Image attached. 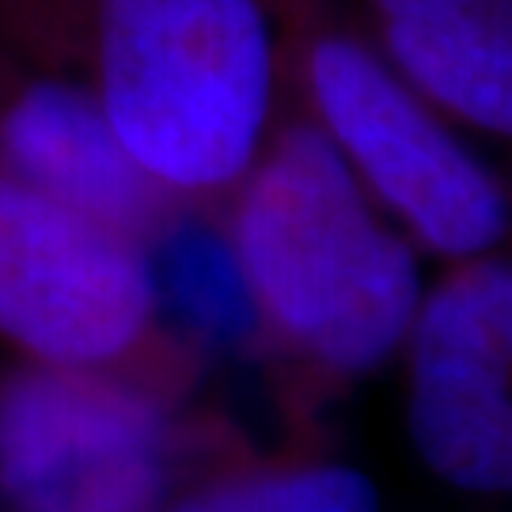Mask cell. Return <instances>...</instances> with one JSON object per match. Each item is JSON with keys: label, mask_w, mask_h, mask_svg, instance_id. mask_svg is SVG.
<instances>
[{"label": "cell", "mask_w": 512, "mask_h": 512, "mask_svg": "<svg viewBox=\"0 0 512 512\" xmlns=\"http://www.w3.org/2000/svg\"><path fill=\"white\" fill-rule=\"evenodd\" d=\"M236 255L258 308L338 372H365L418 315L410 247L372 217L346 160L315 129H293L247 186Z\"/></svg>", "instance_id": "6da1fadb"}, {"label": "cell", "mask_w": 512, "mask_h": 512, "mask_svg": "<svg viewBox=\"0 0 512 512\" xmlns=\"http://www.w3.org/2000/svg\"><path fill=\"white\" fill-rule=\"evenodd\" d=\"M103 114L152 179L220 186L251 164L270 103L258 0H99Z\"/></svg>", "instance_id": "7a4b0ae2"}, {"label": "cell", "mask_w": 512, "mask_h": 512, "mask_svg": "<svg viewBox=\"0 0 512 512\" xmlns=\"http://www.w3.org/2000/svg\"><path fill=\"white\" fill-rule=\"evenodd\" d=\"M164 482V418L145 395L65 365L0 384L12 512H156Z\"/></svg>", "instance_id": "3957f363"}, {"label": "cell", "mask_w": 512, "mask_h": 512, "mask_svg": "<svg viewBox=\"0 0 512 512\" xmlns=\"http://www.w3.org/2000/svg\"><path fill=\"white\" fill-rule=\"evenodd\" d=\"M308 73L338 145L433 251L471 258L497 247L509 220L497 179L365 46L323 38Z\"/></svg>", "instance_id": "277c9868"}, {"label": "cell", "mask_w": 512, "mask_h": 512, "mask_svg": "<svg viewBox=\"0 0 512 512\" xmlns=\"http://www.w3.org/2000/svg\"><path fill=\"white\" fill-rule=\"evenodd\" d=\"M145 258L118 232L0 179V334L50 365L107 361L145 330Z\"/></svg>", "instance_id": "5b68a950"}, {"label": "cell", "mask_w": 512, "mask_h": 512, "mask_svg": "<svg viewBox=\"0 0 512 512\" xmlns=\"http://www.w3.org/2000/svg\"><path fill=\"white\" fill-rule=\"evenodd\" d=\"M509 357V262L463 266L414 315L410 440L433 475L471 494L512 482Z\"/></svg>", "instance_id": "8992f818"}, {"label": "cell", "mask_w": 512, "mask_h": 512, "mask_svg": "<svg viewBox=\"0 0 512 512\" xmlns=\"http://www.w3.org/2000/svg\"><path fill=\"white\" fill-rule=\"evenodd\" d=\"M12 164L38 194L103 228H126L152 205L148 171L114 137L107 114L65 84H35L0 126Z\"/></svg>", "instance_id": "52a82bcc"}, {"label": "cell", "mask_w": 512, "mask_h": 512, "mask_svg": "<svg viewBox=\"0 0 512 512\" xmlns=\"http://www.w3.org/2000/svg\"><path fill=\"white\" fill-rule=\"evenodd\" d=\"M376 8L399 69L421 92L490 133H509V0H376Z\"/></svg>", "instance_id": "ba28073f"}, {"label": "cell", "mask_w": 512, "mask_h": 512, "mask_svg": "<svg viewBox=\"0 0 512 512\" xmlns=\"http://www.w3.org/2000/svg\"><path fill=\"white\" fill-rule=\"evenodd\" d=\"M152 304L213 346H236L258 327V300L236 247L202 220L167 228L145 258Z\"/></svg>", "instance_id": "9c48e42d"}, {"label": "cell", "mask_w": 512, "mask_h": 512, "mask_svg": "<svg viewBox=\"0 0 512 512\" xmlns=\"http://www.w3.org/2000/svg\"><path fill=\"white\" fill-rule=\"evenodd\" d=\"M171 512H380V490L353 467L323 463L220 482Z\"/></svg>", "instance_id": "30bf717a"}]
</instances>
